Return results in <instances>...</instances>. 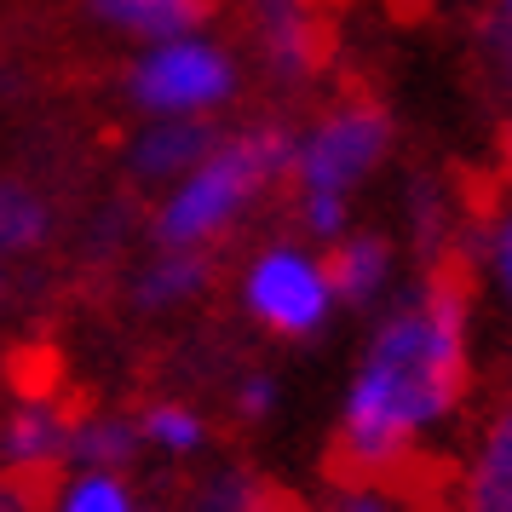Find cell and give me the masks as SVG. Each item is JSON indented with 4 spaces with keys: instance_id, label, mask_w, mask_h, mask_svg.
Listing matches in <instances>:
<instances>
[{
    "instance_id": "obj_18",
    "label": "cell",
    "mask_w": 512,
    "mask_h": 512,
    "mask_svg": "<svg viewBox=\"0 0 512 512\" xmlns=\"http://www.w3.org/2000/svg\"><path fill=\"white\" fill-rule=\"evenodd\" d=\"M334 512H426L409 472H374V478H340L328 495Z\"/></svg>"
},
{
    "instance_id": "obj_8",
    "label": "cell",
    "mask_w": 512,
    "mask_h": 512,
    "mask_svg": "<svg viewBox=\"0 0 512 512\" xmlns=\"http://www.w3.org/2000/svg\"><path fill=\"white\" fill-rule=\"evenodd\" d=\"M75 415L64 397L35 392L18 397L6 415H0V472L18 478V484H41L47 472H64L70 466V438H75Z\"/></svg>"
},
{
    "instance_id": "obj_10",
    "label": "cell",
    "mask_w": 512,
    "mask_h": 512,
    "mask_svg": "<svg viewBox=\"0 0 512 512\" xmlns=\"http://www.w3.org/2000/svg\"><path fill=\"white\" fill-rule=\"evenodd\" d=\"M323 265H328V282H334V300L340 305L386 300V288H392V277H397L392 242L374 236V231H346L340 242H328Z\"/></svg>"
},
{
    "instance_id": "obj_19",
    "label": "cell",
    "mask_w": 512,
    "mask_h": 512,
    "mask_svg": "<svg viewBox=\"0 0 512 512\" xmlns=\"http://www.w3.org/2000/svg\"><path fill=\"white\" fill-rule=\"evenodd\" d=\"M47 512H144V501L133 495L127 472H70L52 489Z\"/></svg>"
},
{
    "instance_id": "obj_15",
    "label": "cell",
    "mask_w": 512,
    "mask_h": 512,
    "mask_svg": "<svg viewBox=\"0 0 512 512\" xmlns=\"http://www.w3.org/2000/svg\"><path fill=\"white\" fill-rule=\"evenodd\" d=\"M139 455V415H75L70 472H133Z\"/></svg>"
},
{
    "instance_id": "obj_12",
    "label": "cell",
    "mask_w": 512,
    "mask_h": 512,
    "mask_svg": "<svg viewBox=\"0 0 512 512\" xmlns=\"http://www.w3.org/2000/svg\"><path fill=\"white\" fill-rule=\"evenodd\" d=\"M213 6L219 0H93V18L133 35L139 47H162V41H179V35H202Z\"/></svg>"
},
{
    "instance_id": "obj_26",
    "label": "cell",
    "mask_w": 512,
    "mask_h": 512,
    "mask_svg": "<svg viewBox=\"0 0 512 512\" xmlns=\"http://www.w3.org/2000/svg\"><path fill=\"white\" fill-rule=\"evenodd\" d=\"M305 512H334V507H328V501H323V507H305Z\"/></svg>"
},
{
    "instance_id": "obj_20",
    "label": "cell",
    "mask_w": 512,
    "mask_h": 512,
    "mask_svg": "<svg viewBox=\"0 0 512 512\" xmlns=\"http://www.w3.org/2000/svg\"><path fill=\"white\" fill-rule=\"evenodd\" d=\"M190 512H277V495L248 466H219L190 489Z\"/></svg>"
},
{
    "instance_id": "obj_25",
    "label": "cell",
    "mask_w": 512,
    "mask_h": 512,
    "mask_svg": "<svg viewBox=\"0 0 512 512\" xmlns=\"http://www.w3.org/2000/svg\"><path fill=\"white\" fill-rule=\"evenodd\" d=\"M397 12H420V6H426V0H392Z\"/></svg>"
},
{
    "instance_id": "obj_9",
    "label": "cell",
    "mask_w": 512,
    "mask_h": 512,
    "mask_svg": "<svg viewBox=\"0 0 512 512\" xmlns=\"http://www.w3.org/2000/svg\"><path fill=\"white\" fill-rule=\"evenodd\" d=\"M219 144L213 121H144L139 133L127 139V173L139 185H179L190 167Z\"/></svg>"
},
{
    "instance_id": "obj_7",
    "label": "cell",
    "mask_w": 512,
    "mask_h": 512,
    "mask_svg": "<svg viewBox=\"0 0 512 512\" xmlns=\"http://www.w3.org/2000/svg\"><path fill=\"white\" fill-rule=\"evenodd\" d=\"M432 501L438 512H512V397L466 432Z\"/></svg>"
},
{
    "instance_id": "obj_21",
    "label": "cell",
    "mask_w": 512,
    "mask_h": 512,
    "mask_svg": "<svg viewBox=\"0 0 512 512\" xmlns=\"http://www.w3.org/2000/svg\"><path fill=\"white\" fill-rule=\"evenodd\" d=\"M271 409H277V380H271V374H242V380H236V415L265 420Z\"/></svg>"
},
{
    "instance_id": "obj_3",
    "label": "cell",
    "mask_w": 512,
    "mask_h": 512,
    "mask_svg": "<svg viewBox=\"0 0 512 512\" xmlns=\"http://www.w3.org/2000/svg\"><path fill=\"white\" fill-rule=\"evenodd\" d=\"M386 156H392V116H386V104H374L363 93H346L294 133L288 190H294V202H346L351 208V196L380 173Z\"/></svg>"
},
{
    "instance_id": "obj_22",
    "label": "cell",
    "mask_w": 512,
    "mask_h": 512,
    "mask_svg": "<svg viewBox=\"0 0 512 512\" xmlns=\"http://www.w3.org/2000/svg\"><path fill=\"white\" fill-rule=\"evenodd\" d=\"M495 173H501V185L512 196V98L501 104V127H495Z\"/></svg>"
},
{
    "instance_id": "obj_23",
    "label": "cell",
    "mask_w": 512,
    "mask_h": 512,
    "mask_svg": "<svg viewBox=\"0 0 512 512\" xmlns=\"http://www.w3.org/2000/svg\"><path fill=\"white\" fill-rule=\"evenodd\" d=\"M478 35H495V41L512 47V0H484V24H478Z\"/></svg>"
},
{
    "instance_id": "obj_16",
    "label": "cell",
    "mask_w": 512,
    "mask_h": 512,
    "mask_svg": "<svg viewBox=\"0 0 512 512\" xmlns=\"http://www.w3.org/2000/svg\"><path fill=\"white\" fill-rule=\"evenodd\" d=\"M52 236L47 196L24 179H0V259H24Z\"/></svg>"
},
{
    "instance_id": "obj_24",
    "label": "cell",
    "mask_w": 512,
    "mask_h": 512,
    "mask_svg": "<svg viewBox=\"0 0 512 512\" xmlns=\"http://www.w3.org/2000/svg\"><path fill=\"white\" fill-rule=\"evenodd\" d=\"M0 512H35V489L0 472Z\"/></svg>"
},
{
    "instance_id": "obj_6",
    "label": "cell",
    "mask_w": 512,
    "mask_h": 512,
    "mask_svg": "<svg viewBox=\"0 0 512 512\" xmlns=\"http://www.w3.org/2000/svg\"><path fill=\"white\" fill-rule=\"evenodd\" d=\"M259 70L277 87H305L328 64V0H231Z\"/></svg>"
},
{
    "instance_id": "obj_1",
    "label": "cell",
    "mask_w": 512,
    "mask_h": 512,
    "mask_svg": "<svg viewBox=\"0 0 512 512\" xmlns=\"http://www.w3.org/2000/svg\"><path fill=\"white\" fill-rule=\"evenodd\" d=\"M472 380V282L461 265H426V277L374 323L351 369L334 466L340 478L409 472L415 455L461 415Z\"/></svg>"
},
{
    "instance_id": "obj_5",
    "label": "cell",
    "mask_w": 512,
    "mask_h": 512,
    "mask_svg": "<svg viewBox=\"0 0 512 512\" xmlns=\"http://www.w3.org/2000/svg\"><path fill=\"white\" fill-rule=\"evenodd\" d=\"M242 311L277 340H311L334 317V282L311 242H265L242 265Z\"/></svg>"
},
{
    "instance_id": "obj_17",
    "label": "cell",
    "mask_w": 512,
    "mask_h": 512,
    "mask_svg": "<svg viewBox=\"0 0 512 512\" xmlns=\"http://www.w3.org/2000/svg\"><path fill=\"white\" fill-rule=\"evenodd\" d=\"M139 438H144V449H156L167 461H190V455L208 449V420L196 415L190 403H179V397H162V403H150L139 415Z\"/></svg>"
},
{
    "instance_id": "obj_4",
    "label": "cell",
    "mask_w": 512,
    "mask_h": 512,
    "mask_svg": "<svg viewBox=\"0 0 512 512\" xmlns=\"http://www.w3.org/2000/svg\"><path fill=\"white\" fill-rule=\"evenodd\" d=\"M236 93H242V64L213 35L144 47L127 70V98L144 110V121H213Z\"/></svg>"
},
{
    "instance_id": "obj_11",
    "label": "cell",
    "mask_w": 512,
    "mask_h": 512,
    "mask_svg": "<svg viewBox=\"0 0 512 512\" xmlns=\"http://www.w3.org/2000/svg\"><path fill=\"white\" fill-rule=\"evenodd\" d=\"M461 259L478 271L489 300L512 317V196H489L472 208L461 236Z\"/></svg>"
},
{
    "instance_id": "obj_2",
    "label": "cell",
    "mask_w": 512,
    "mask_h": 512,
    "mask_svg": "<svg viewBox=\"0 0 512 512\" xmlns=\"http://www.w3.org/2000/svg\"><path fill=\"white\" fill-rule=\"evenodd\" d=\"M288 156H294V133L277 127V121L219 133L208 156L190 167L179 185L162 190V208L150 219L156 248L208 254L213 242H225L271 190L288 185Z\"/></svg>"
},
{
    "instance_id": "obj_14",
    "label": "cell",
    "mask_w": 512,
    "mask_h": 512,
    "mask_svg": "<svg viewBox=\"0 0 512 512\" xmlns=\"http://www.w3.org/2000/svg\"><path fill=\"white\" fill-rule=\"evenodd\" d=\"M208 282H213L208 254H196V248H156L139 265V277H133V300L144 311H173V305H190L196 294H208Z\"/></svg>"
},
{
    "instance_id": "obj_13",
    "label": "cell",
    "mask_w": 512,
    "mask_h": 512,
    "mask_svg": "<svg viewBox=\"0 0 512 512\" xmlns=\"http://www.w3.org/2000/svg\"><path fill=\"white\" fill-rule=\"evenodd\" d=\"M466 219H472V202H461L443 179H432V173L409 179V231L432 265H449V254L466 236Z\"/></svg>"
}]
</instances>
